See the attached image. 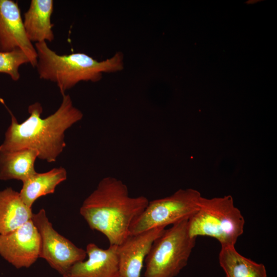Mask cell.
I'll return each mask as SVG.
<instances>
[{"label": "cell", "instance_id": "9a60e30c", "mask_svg": "<svg viewBox=\"0 0 277 277\" xmlns=\"http://www.w3.org/2000/svg\"><path fill=\"white\" fill-rule=\"evenodd\" d=\"M67 177V171L63 167L54 168L44 173L36 172L22 182L20 196L25 204L32 208L39 197L53 193L56 186Z\"/></svg>", "mask_w": 277, "mask_h": 277}, {"label": "cell", "instance_id": "5bb4252c", "mask_svg": "<svg viewBox=\"0 0 277 277\" xmlns=\"http://www.w3.org/2000/svg\"><path fill=\"white\" fill-rule=\"evenodd\" d=\"M38 152L32 149L0 152V180L22 182L36 173L34 164Z\"/></svg>", "mask_w": 277, "mask_h": 277}, {"label": "cell", "instance_id": "3957f363", "mask_svg": "<svg viewBox=\"0 0 277 277\" xmlns=\"http://www.w3.org/2000/svg\"><path fill=\"white\" fill-rule=\"evenodd\" d=\"M37 53L36 67L41 79L55 83L62 95L82 81L96 82L103 73L115 72L124 68L123 55L116 52L109 58L98 61L84 53L59 55L47 42L34 45Z\"/></svg>", "mask_w": 277, "mask_h": 277}, {"label": "cell", "instance_id": "6da1fadb", "mask_svg": "<svg viewBox=\"0 0 277 277\" xmlns=\"http://www.w3.org/2000/svg\"><path fill=\"white\" fill-rule=\"evenodd\" d=\"M62 97L57 110L45 118L41 116L43 108L39 103L30 105L28 108L30 115L21 123L7 108L11 121L0 152L32 149L38 152V159L55 162L66 146L65 131L83 116L82 111L74 106L69 95L64 94Z\"/></svg>", "mask_w": 277, "mask_h": 277}, {"label": "cell", "instance_id": "7c38bea8", "mask_svg": "<svg viewBox=\"0 0 277 277\" xmlns=\"http://www.w3.org/2000/svg\"><path fill=\"white\" fill-rule=\"evenodd\" d=\"M53 11L52 0H32L24 14L23 24L30 42H52L54 39L51 22Z\"/></svg>", "mask_w": 277, "mask_h": 277}, {"label": "cell", "instance_id": "2e32d148", "mask_svg": "<svg viewBox=\"0 0 277 277\" xmlns=\"http://www.w3.org/2000/svg\"><path fill=\"white\" fill-rule=\"evenodd\" d=\"M226 277H267L265 266L239 253L234 246H223L219 254Z\"/></svg>", "mask_w": 277, "mask_h": 277}, {"label": "cell", "instance_id": "9c48e42d", "mask_svg": "<svg viewBox=\"0 0 277 277\" xmlns=\"http://www.w3.org/2000/svg\"><path fill=\"white\" fill-rule=\"evenodd\" d=\"M16 50L24 51L29 64L36 66V51L27 36L17 2L0 0V51L9 52Z\"/></svg>", "mask_w": 277, "mask_h": 277}, {"label": "cell", "instance_id": "8992f818", "mask_svg": "<svg viewBox=\"0 0 277 277\" xmlns=\"http://www.w3.org/2000/svg\"><path fill=\"white\" fill-rule=\"evenodd\" d=\"M202 197L195 189H180L171 195L149 201L146 208L131 224L129 234L166 227L188 219L198 210Z\"/></svg>", "mask_w": 277, "mask_h": 277}, {"label": "cell", "instance_id": "30bf717a", "mask_svg": "<svg viewBox=\"0 0 277 277\" xmlns=\"http://www.w3.org/2000/svg\"><path fill=\"white\" fill-rule=\"evenodd\" d=\"M165 229L159 227L129 234L117 246L120 277H141L146 257L154 241Z\"/></svg>", "mask_w": 277, "mask_h": 277}, {"label": "cell", "instance_id": "277c9868", "mask_svg": "<svg viewBox=\"0 0 277 277\" xmlns=\"http://www.w3.org/2000/svg\"><path fill=\"white\" fill-rule=\"evenodd\" d=\"M245 220L232 197H202L198 210L188 220L190 236H209L223 246H234L243 233Z\"/></svg>", "mask_w": 277, "mask_h": 277}, {"label": "cell", "instance_id": "e0dca14e", "mask_svg": "<svg viewBox=\"0 0 277 277\" xmlns=\"http://www.w3.org/2000/svg\"><path fill=\"white\" fill-rule=\"evenodd\" d=\"M27 63H29V58L21 50L9 52L0 51V73L8 74L13 81L19 80V67Z\"/></svg>", "mask_w": 277, "mask_h": 277}, {"label": "cell", "instance_id": "8fae6325", "mask_svg": "<svg viewBox=\"0 0 277 277\" xmlns=\"http://www.w3.org/2000/svg\"><path fill=\"white\" fill-rule=\"evenodd\" d=\"M117 247L104 249L89 243L85 250L88 259L75 263L63 277H120Z\"/></svg>", "mask_w": 277, "mask_h": 277}, {"label": "cell", "instance_id": "4fadbf2b", "mask_svg": "<svg viewBox=\"0 0 277 277\" xmlns=\"http://www.w3.org/2000/svg\"><path fill=\"white\" fill-rule=\"evenodd\" d=\"M32 208L11 187L0 191V235L8 234L32 219Z\"/></svg>", "mask_w": 277, "mask_h": 277}, {"label": "cell", "instance_id": "52a82bcc", "mask_svg": "<svg viewBox=\"0 0 277 277\" xmlns=\"http://www.w3.org/2000/svg\"><path fill=\"white\" fill-rule=\"evenodd\" d=\"M32 220L41 237L39 258L45 260L62 276L75 263L85 260L86 250L57 232L44 209L33 213Z\"/></svg>", "mask_w": 277, "mask_h": 277}, {"label": "cell", "instance_id": "7a4b0ae2", "mask_svg": "<svg viewBox=\"0 0 277 277\" xmlns=\"http://www.w3.org/2000/svg\"><path fill=\"white\" fill-rule=\"evenodd\" d=\"M149 201L143 195L130 196L121 180L107 176L84 201L80 213L91 230L103 234L110 245L118 246L129 235L131 224Z\"/></svg>", "mask_w": 277, "mask_h": 277}, {"label": "cell", "instance_id": "ba28073f", "mask_svg": "<svg viewBox=\"0 0 277 277\" xmlns=\"http://www.w3.org/2000/svg\"><path fill=\"white\" fill-rule=\"evenodd\" d=\"M41 237L32 219L15 230L0 235V255L15 268H29L39 258Z\"/></svg>", "mask_w": 277, "mask_h": 277}, {"label": "cell", "instance_id": "5b68a950", "mask_svg": "<svg viewBox=\"0 0 277 277\" xmlns=\"http://www.w3.org/2000/svg\"><path fill=\"white\" fill-rule=\"evenodd\" d=\"M188 220L165 229L154 241L145 260L144 277H175L187 265L196 239L189 234Z\"/></svg>", "mask_w": 277, "mask_h": 277}]
</instances>
